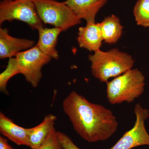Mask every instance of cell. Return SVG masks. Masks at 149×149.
I'll use <instances>...</instances> for the list:
<instances>
[{"mask_svg":"<svg viewBox=\"0 0 149 149\" xmlns=\"http://www.w3.org/2000/svg\"><path fill=\"white\" fill-rule=\"evenodd\" d=\"M133 13L138 25L149 27V0H138L134 6Z\"/></svg>","mask_w":149,"mask_h":149,"instance_id":"obj_15","label":"cell"},{"mask_svg":"<svg viewBox=\"0 0 149 149\" xmlns=\"http://www.w3.org/2000/svg\"><path fill=\"white\" fill-rule=\"evenodd\" d=\"M106 83L107 98L113 105L134 101L143 93L146 84L145 76L138 68H132Z\"/></svg>","mask_w":149,"mask_h":149,"instance_id":"obj_3","label":"cell"},{"mask_svg":"<svg viewBox=\"0 0 149 149\" xmlns=\"http://www.w3.org/2000/svg\"><path fill=\"white\" fill-rule=\"evenodd\" d=\"M32 40L19 39L10 36L6 28H0V58H11L19 53L34 47Z\"/></svg>","mask_w":149,"mask_h":149,"instance_id":"obj_8","label":"cell"},{"mask_svg":"<svg viewBox=\"0 0 149 149\" xmlns=\"http://www.w3.org/2000/svg\"><path fill=\"white\" fill-rule=\"evenodd\" d=\"M0 149H15L9 144L7 140L2 136L0 137Z\"/></svg>","mask_w":149,"mask_h":149,"instance_id":"obj_19","label":"cell"},{"mask_svg":"<svg viewBox=\"0 0 149 149\" xmlns=\"http://www.w3.org/2000/svg\"><path fill=\"white\" fill-rule=\"evenodd\" d=\"M134 111L136 119L133 128L125 132L109 149H132L141 146H149V134L145 125L149 117V110L137 104Z\"/></svg>","mask_w":149,"mask_h":149,"instance_id":"obj_7","label":"cell"},{"mask_svg":"<svg viewBox=\"0 0 149 149\" xmlns=\"http://www.w3.org/2000/svg\"><path fill=\"white\" fill-rule=\"evenodd\" d=\"M56 120L55 116L48 114L40 124L30 128L29 147L32 149H37L41 146L50 133Z\"/></svg>","mask_w":149,"mask_h":149,"instance_id":"obj_13","label":"cell"},{"mask_svg":"<svg viewBox=\"0 0 149 149\" xmlns=\"http://www.w3.org/2000/svg\"><path fill=\"white\" fill-rule=\"evenodd\" d=\"M43 22L64 31L80 24L81 19L63 2L56 0H32Z\"/></svg>","mask_w":149,"mask_h":149,"instance_id":"obj_4","label":"cell"},{"mask_svg":"<svg viewBox=\"0 0 149 149\" xmlns=\"http://www.w3.org/2000/svg\"><path fill=\"white\" fill-rule=\"evenodd\" d=\"M58 136L63 149H80L66 134L57 131Z\"/></svg>","mask_w":149,"mask_h":149,"instance_id":"obj_18","label":"cell"},{"mask_svg":"<svg viewBox=\"0 0 149 149\" xmlns=\"http://www.w3.org/2000/svg\"><path fill=\"white\" fill-rule=\"evenodd\" d=\"M77 40L81 48L90 52L100 50L104 41L100 23H88L86 26L80 27Z\"/></svg>","mask_w":149,"mask_h":149,"instance_id":"obj_10","label":"cell"},{"mask_svg":"<svg viewBox=\"0 0 149 149\" xmlns=\"http://www.w3.org/2000/svg\"><path fill=\"white\" fill-rule=\"evenodd\" d=\"M19 20L32 29L44 27L32 0H2L0 3V24L6 21Z\"/></svg>","mask_w":149,"mask_h":149,"instance_id":"obj_5","label":"cell"},{"mask_svg":"<svg viewBox=\"0 0 149 149\" xmlns=\"http://www.w3.org/2000/svg\"><path fill=\"white\" fill-rule=\"evenodd\" d=\"M15 57L20 73L32 87L36 88L42 76V68L49 62L52 58L43 53L36 45L19 53Z\"/></svg>","mask_w":149,"mask_h":149,"instance_id":"obj_6","label":"cell"},{"mask_svg":"<svg viewBox=\"0 0 149 149\" xmlns=\"http://www.w3.org/2000/svg\"><path fill=\"white\" fill-rule=\"evenodd\" d=\"M20 73L17 60L16 58H11L9 59L5 70L0 74V91L6 94H8L7 91V84L11 78Z\"/></svg>","mask_w":149,"mask_h":149,"instance_id":"obj_16","label":"cell"},{"mask_svg":"<svg viewBox=\"0 0 149 149\" xmlns=\"http://www.w3.org/2000/svg\"><path fill=\"white\" fill-rule=\"evenodd\" d=\"M39 32V40L36 45L43 53L52 58H58V52L56 47L58 38L62 29L57 27L41 28Z\"/></svg>","mask_w":149,"mask_h":149,"instance_id":"obj_12","label":"cell"},{"mask_svg":"<svg viewBox=\"0 0 149 149\" xmlns=\"http://www.w3.org/2000/svg\"><path fill=\"white\" fill-rule=\"evenodd\" d=\"M63 107L74 130L89 143L106 141L117 131L118 122L110 110L89 102L75 91L65 98Z\"/></svg>","mask_w":149,"mask_h":149,"instance_id":"obj_1","label":"cell"},{"mask_svg":"<svg viewBox=\"0 0 149 149\" xmlns=\"http://www.w3.org/2000/svg\"><path fill=\"white\" fill-rule=\"evenodd\" d=\"M37 149H63L54 126L52 128L45 141Z\"/></svg>","mask_w":149,"mask_h":149,"instance_id":"obj_17","label":"cell"},{"mask_svg":"<svg viewBox=\"0 0 149 149\" xmlns=\"http://www.w3.org/2000/svg\"><path fill=\"white\" fill-rule=\"evenodd\" d=\"M90 55L91 72L97 79L107 83L112 77H117L132 69L135 61L132 57L117 49L107 52L100 49Z\"/></svg>","mask_w":149,"mask_h":149,"instance_id":"obj_2","label":"cell"},{"mask_svg":"<svg viewBox=\"0 0 149 149\" xmlns=\"http://www.w3.org/2000/svg\"><path fill=\"white\" fill-rule=\"evenodd\" d=\"M0 131L17 145L29 146L30 128H24L17 125L1 112L0 113Z\"/></svg>","mask_w":149,"mask_h":149,"instance_id":"obj_11","label":"cell"},{"mask_svg":"<svg viewBox=\"0 0 149 149\" xmlns=\"http://www.w3.org/2000/svg\"><path fill=\"white\" fill-rule=\"evenodd\" d=\"M100 24L104 42L109 44L117 42L122 36L123 30L119 18L112 15L105 17Z\"/></svg>","mask_w":149,"mask_h":149,"instance_id":"obj_14","label":"cell"},{"mask_svg":"<svg viewBox=\"0 0 149 149\" xmlns=\"http://www.w3.org/2000/svg\"><path fill=\"white\" fill-rule=\"evenodd\" d=\"M108 0H66L64 2L80 19L87 23L95 22L99 11Z\"/></svg>","mask_w":149,"mask_h":149,"instance_id":"obj_9","label":"cell"}]
</instances>
